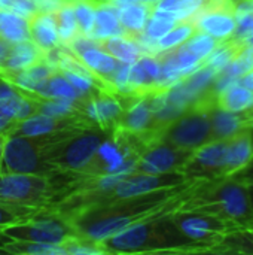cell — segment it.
Instances as JSON below:
<instances>
[{
	"label": "cell",
	"mask_w": 253,
	"mask_h": 255,
	"mask_svg": "<svg viewBox=\"0 0 253 255\" xmlns=\"http://www.w3.org/2000/svg\"><path fill=\"white\" fill-rule=\"evenodd\" d=\"M216 181L218 184L194 200V208L189 211L216 215L239 229H253V206L248 185L228 176Z\"/></svg>",
	"instance_id": "obj_1"
},
{
	"label": "cell",
	"mask_w": 253,
	"mask_h": 255,
	"mask_svg": "<svg viewBox=\"0 0 253 255\" xmlns=\"http://www.w3.org/2000/svg\"><path fill=\"white\" fill-rule=\"evenodd\" d=\"M216 105H195L183 112L161 130V142L173 146L195 151L200 146L212 142V120L210 111Z\"/></svg>",
	"instance_id": "obj_2"
},
{
	"label": "cell",
	"mask_w": 253,
	"mask_h": 255,
	"mask_svg": "<svg viewBox=\"0 0 253 255\" xmlns=\"http://www.w3.org/2000/svg\"><path fill=\"white\" fill-rule=\"evenodd\" d=\"M171 221L185 238L200 245H207L210 251L212 245H218L225 233L239 229L230 221L198 211H185L176 214Z\"/></svg>",
	"instance_id": "obj_3"
},
{
	"label": "cell",
	"mask_w": 253,
	"mask_h": 255,
	"mask_svg": "<svg viewBox=\"0 0 253 255\" xmlns=\"http://www.w3.org/2000/svg\"><path fill=\"white\" fill-rule=\"evenodd\" d=\"M48 169L39 146L30 139L18 134H6L0 158L1 172L43 175Z\"/></svg>",
	"instance_id": "obj_4"
},
{
	"label": "cell",
	"mask_w": 253,
	"mask_h": 255,
	"mask_svg": "<svg viewBox=\"0 0 253 255\" xmlns=\"http://www.w3.org/2000/svg\"><path fill=\"white\" fill-rule=\"evenodd\" d=\"M9 241L22 242H42V244H57L64 245L67 241L73 239V232L61 220L57 218H37L27 220L18 224L7 226L0 230Z\"/></svg>",
	"instance_id": "obj_5"
},
{
	"label": "cell",
	"mask_w": 253,
	"mask_h": 255,
	"mask_svg": "<svg viewBox=\"0 0 253 255\" xmlns=\"http://www.w3.org/2000/svg\"><path fill=\"white\" fill-rule=\"evenodd\" d=\"M46 188L43 175L0 170V202L34 206L45 197Z\"/></svg>",
	"instance_id": "obj_6"
},
{
	"label": "cell",
	"mask_w": 253,
	"mask_h": 255,
	"mask_svg": "<svg viewBox=\"0 0 253 255\" xmlns=\"http://www.w3.org/2000/svg\"><path fill=\"white\" fill-rule=\"evenodd\" d=\"M228 139L212 140L194 151L189 161L183 166L182 173L194 179H216L225 178Z\"/></svg>",
	"instance_id": "obj_7"
},
{
	"label": "cell",
	"mask_w": 253,
	"mask_h": 255,
	"mask_svg": "<svg viewBox=\"0 0 253 255\" xmlns=\"http://www.w3.org/2000/svg\"><path fill=\"white\" fill-rule=\"evenodd\" d=\"M188 178L182 172H171L163 175H151V173H131L125 179H122L112 193L115 197L121 200H130L140 196H146L155 191H166L171 187L180 185Z\"/></svg>",
	"instance_id": "obj_8"
},
{
	"label": "cell",
	"mask_w": 253,
	"mask_h": 255,
	"mask_svg": "<svg viewBox=\"0 0 253 255\" xmlns=\"http://www.w3.org/2000/svg\"><path fill=\"white\" fill-rule=\"evenodd\" d=\"M194 151L182 149L170 143L161 142L149 148L137 161V170L151 175H163L171 172H182L189 161Z\"/></svg>",
	"instance_id": "obj_9"
},
{
	"label": "cell",
	"mask_w": 253,
	"mask_h": 255,
	"mask_svg": "<svg viewBox=\"0 0 253 255\" xmlns=\"http://www.w3.org/2000/svg\"><path fill=\"white\" fill-rule=\"evenodd\" d=\"M100 143L101 137L97 133H85L67 140L49 158L52 163H58L66 169L82 170L94 161Z\"/></svg>",
	"instance_id": "obj_10"
},
{
	"label": "cell",
	"mask_w": 253,
	"mask_h": 255,
	"mask_svg": "<svg viewBox=\"0 0 253 255\" xmlns=\"http://www.w3.org/2000/svg\"><path fill=\"white\" fill-rule=\"evenodd\" d=\"M191 21L198 31L207 33L221 42L233 37L237 30V16L234 12V3L231 0H225L200 12Z\"/></svg>",
	"instance_id": "obj_11"
},
{
	"label": "cell",
	"mask_w": 253,
	"mask_h": 255,
	"mask_svg": "<svg viewBox=\"0 0 253 255\" xmlns=\"http://www.w3.org/2000/svg\"><path fill=\"white\" fill-rule=\"evenodd\" d=\"M154 226L149 223L134 221L125 229L119 230L109 239H106L101 245L106 253H139L145 251L148 245L155 238Z\"/></svg>",
	"instance_id": "obj_12"
},
{
	"label": "cell",
	"mask_w": 253,
	"mask_h": 255,
	"mask_svg": "<svg viewBox=\"0 0 253 255\" xmlns=\"http://www.w3.org/2000/svg\"><path fill=\"white\" fill-rule=\"evenodd\" d=\"M134 221H136V215L107 212V214H97L94 217H88L86 220L84 218L78 224V229L86 238V241L101 245L106 239H109L110 236H113L115 233L125 229Z\"/></svg>",
	"instance_id": "obj_13"
},
{
	"label": "cell",
	"mask_w": 253,
	"mask_h": 255,
	"mask_svg": "<svg viewBox=\"0 0 253 255\" xmlns=\"http://www.w3.org/2000/svg\"><path fill=\"white\" fill-rule=\"evenodd\" d=\"M212 139H228L243 131H253V106L243 111H224L216 106L210 111Z\"/></svg>",
	"instance_id": "obj_14"
},
{
	"label": "cell",
	"mask_w": 253,
	"mask_h": 255,
	"mask_svg": "<svg viewBox=\"0 0 253 255\" xmlns=\"http://www.w3.org/2000/svg\"><path fill=\"white\" fill-rule=\"evenodd\" d=\"M253 158V134L252 131H243L228 137L227 145V163L225 176H230L243 169Z\"/></svg>",
	"instance_id": "obj_15"
},
{
	"label": "cell",
	"mask_w": 253,
	"mask_h": 255,
	"mask_svg": "<svg viewBox=\"0 0 253 255\" xmlns=\"http://www.w3.org/2000/svg\"><path fill=\"white\" fill-rule=\"evenodd\" d=\"M58 70H55L52 66H49L48 63H45L43 60L37 61L36 64L19 70V72H13V73H7L4 76H9V82L13 84L19 91H25V93H33L37 94V91L40 90V87L45 84V81Z\"/></svg>",
	"instance_id": "obj_16"
},
{
	"label": "cell",
	"mask_w": 253,
	"mask_h": 255,
	"mask_svg": "<svg viewBox=\"0 0 253 255\" xmlns=\"http://www.w3.org/2000/svg\"><path fill=\"white\" fill-rule=\"evenodd\" d=\"M30 36L43 52L58 46L61 42L55 13H36L33 18H30Z\"/></svg>",
	"instance_id": "obj_17"
},
{
	"label": "cell",
	"mask_w": 253,
	"mask_h": 255,
	"mask_svg": "<svg viewBox=\"0 0 253 255\" xmlns=\"http://www.w3.org/2000/svg\"><path fill=\"white\" fill-rule=\"evenodd\" d=\"M127 34V30L122 27L116 7L107 0V3H101L95 6V22L91 37L101 42L113 36Z\"/></svg>",
	"instance_id": "obj_18"
},
{
	"label": "cell",
	"mask_w": 253,
	"mask_h": 255,
	"mask_svg": "<svg viewBox=\"0 0 253 255\" xmlns=\"http://www.w3.org/2000/svg\"><path fill=\"white\" fill-rule=\"evenodd\" d=\"M43 58V51L31 40H24L10 46L7 60L0 75H7L13 72L24 70Z\"/></svg>",
	"instance_id": "obj_19"
},
{
	"label": "cell",
	"mask_w": 253,
	"mask_h": 255,
	"mask_svg": "<svg viewBox=\"0 0 253 255\" xmlns=\"http://www.w3.org/2000/svg\"><path fill=\"white\" fill-rule=\"evenodd\" d=\"M253 106V90L240 84L231 82L225 84L216 96V108L224 111H243Z\"/></svg>",
	"instance_id": "obj_20"
},
{
	"label": "cell",
	"mask_w": 253,
	"mask_h": 255,
	"mask_svg": "<svg viewBox=\"0 0 253 255\" xmlns=\"http://www.w3.org/2000/svg\"><path fill=\"white\" fill-rule=\"evenodd\" d=\"M57 128H60L58 118H51L48 115L34 112L28 118L16 121L9 134H18V136H24V137H30V139H39V137H45L46 134L54 133Z\"/></svg>",
	"instance_id": "obj_21"
},
{
	"label": "cell",
	"mask_w": 253,
	"mask_h": 255,
	"mask_svg": "<svg viewBox=\"0 0 253 255\" xmlns=\"http://www.w3.org/2000/svg\"><path fill=\"white\" fill-rule=\"evenodd\" d=\"M78 57L82 61V64L86 69H89L98 79L110 81L113 72L116 70V67L119 64V61L116 58H113L109 52H106L100 45L85 49Z\"/></svg>",
	"instance_id": "obj_22"
},
{
	"label": "cell",
	"mask_w": 253,
	"mask_h": 255,
	"mask_svg": "<svg viewBox=\"0 0 253 255\" xmlns=\"http://www.w3.org/2000/svg\"><path fill=\"white\" fill-rule=\"evenodd\" d=\"M119 21L122 27L127 30V33H139L143 31L151 13L154 4L143 3V1H131L124 3L119 6H115Z\"/></svg>",
	"instance_id": "obj_23"
},
{
	"label": "cell",
	"mask_w": 253,
	"mask_h": 255,
	"mask_svg": "<svg viewBox=\"0 0 253 255\" xmlns=\"http://www.w3.org/2000/svg\"><path fill=\"white\" fill-rule=\"evenodd\" d=\"M0 37L10 45L31 39L30 19L15 12L0 9Z\"/></svg>",
	"instance_id": "obj_24"
},
{
	"label": "cell",
	"mask_w": 253,
	"mask_h": 255,
	"mask_svg": "<svg viewBox=\"0 0 253 255\" xmlns=\"http://www.w3.org/2000/svg\"><path fill=\"white\" fill-rule=\"evenodd\" d=\"M85 114L97 124H109L121 117L122 106L112 96H98L86 103Z\"/></svg>",
	"instance_id": "obj_25"
},
{
	"label": "cell",
	"mask_w": 253,
	"mask_h": 255,
	"mask_svg": "<svg viewBox=\"0 0 253 255\" xmlns=\"http://www.w3.org/2000/svg\"><path fill=\"white\" fill-rule=\"evenodd\" d=\"M98 43L106 52H109L119 63L133 64L142 55L137 43L134 42V39L131 37L130 33L121 34V36H113V37H109V39L101 40Z\"/></svg>",
	"instance_id": "obj_26"
},
{
	"label": "cell",
	"mask_w": 253,
	"mask_h": 255,
	"mask_svg": "<svg viewBox=\"0 0 253 255\" xmlns=\"http://www.w3.org/2000/svg\"><path fill=\"white\" fill-rule=\"evenodd\" d=\"M215 253L253 254V229H236L222 236L218 245L212 248Z\"/></svg>",
	"instance_id": "obj_27"
},
{
	"label": "cell",
	"mask_w": 253,
	"mask_h": 255,
	"mask_svg": "<svg viewBox=\"0 0 253 255\" xmlns=\"http://www.w3.org/2000/svg\"><path fill=\"white\" fill-rule=\"evenodd\" d=\"M36 96L39 99H66L73 102H78L81 99L78 91L73 88V85L67 81V78L60 70L52 73L45 81V84L40 87Z\"/></svg>",
	"instance_id": "obj_28"
},
{
	"label": "cell",
	"mask_w": 253,
	"mask_h": 255,
	"mask_svg": "<svg viewBox=\"0 0 253 255\" xmlns=\"http://www.w3.org/2000/svg\"><path fill=\"white\" fill-rule=\"evenodd\" d=\"M154 123V111L151 105V93L148 97L140 99L136 102L124 117V127L130 131H145Z\"/></svg>",
	"instance_id": "obj_29"
},
{
	"label": "cell",
	"mask_w": 253,
	"mask_h": 255,
	"mask_svg": "<svg viewBox=\"0 0 253 255\" xmlns=\"http://www.w3.org/2000/svg\"><path fill=\"white\" fill-rule=\"evenodd\" d=\"M4 253L15 255H67L64 245L22 241H9L4 245Z\"/></svg>",
	"instance_id": "obj_30"
},
{
	"label": "cell",
	"mask_w": 253,
	"mask_h": 255,
	"mask_svg": "<svg viewBox=\"0 0 253 255\" xmlns=\"http://www.w3.org/2000/svg\"><path fill=\"white\" fill-rule=\"evenodd\" d=\"M197 31L195 25L192 21H180L177 24H174V27L167 31L158 42H157V46H158V51L163 52V51H169V49H173L179 45H182L183 42H186L194 33Z\"/></svg>",
	"instance_id": "obj_31"
},
{
	"label": "cell",
	"mask_w": 253,
	"mask_h": 255,
	"mask_svg": "<svg viewBox=\"0 0 253 255\" xmlns=\"http://www.w3.org/2000/svg\"><path fill=\"white\" fill-rule=\"evenodd\" d=\"M55 16H57V28H58L60 42L67 45L79 33V27H78L75 10H73V1H67L66 4H63L60 10L55 12Z\"/></svg>",
	"instance_id": "obj_32"
},
{
	"label": "cell",
	"mask_w": 253,
	"mask_h": 255,
	"mask_svg": "<svg viewBox=\"0 0 253 255\" xmlns=\"http://www.w3.org/2000/svg\"><path fill=\"white\" fill-rule=\"evenodd\" d=\"M42 102H36V112L48 115L51 118L64 120L75 114L76 108L73 100L66 99H40Z\"/></svg>",
	"instance_id": "obj_33"
},
{
	"label": "cell",
	"mask_w": 253,
	"mask_h": 255,
	"mask_svg": "<svg viewBox=\"0 0 253 255\" xmlns=\"http://www.w3.org/2000/svg\"><path fill=\"white\" fill-rule=\"evenodd\" d=\"M33 214H34L33 206L0 202V230L7 226L27 221L28 218L33 217Z\"/></svg>",
	"instance_id": "obj_34"
},
{
	"label": "cell",
	"mask_w": 253,
	"mask_h": 255,
	"mask_svg": "<svg viewBox=\"0 0 253 255\" xmlns=\"http://www.w3.org/2000/svg\"><path fill=\"white\" fill-rule=\"evenodd\" d=\"M221 43V40L212 37L210 34L207 33H203V31H195L186 42H183L185 48L188 51H191L195 57H198L203 63L204 60L213 52V49Z\"/></svg>",
	"instance_id": "obj_35"
},
{
	"label": "cell",
	"mask_w": 253,
	"mask_h": 255,
	"mask_svg": "<svg viewBox=\"0 0 253 255\" xmlns=\"http://www.w3.org/2000/svg\"><path fill=\"white\" fill-rule=\"evenodd\" d=\"M73 10L79 27V33L91 36L95 22V6H92L88 0H75Z\"/></svg>",
	"instance_id": "obj_36"
},
{
	"label": "cell",
	"mask_w": 253,
	"mask_h": 255,
	"mask_svg": "<svg viewBox=\"0 0 253 255\" xmlns=\"http://www.w3.org/2000/svg\"><path fill=\"white\" fill-rule=\"evenodd\" d=\"M63 75L67 78V81L73 85V88L78 91V94L81 97L89 94L95 87V76L84 75V73H79V72H70V70L63 72Z\"/></svg>",
	"instance_id": "obj_37"
},
{
	"label": "cell",
	"mask_w": 253,
	"mask_h": 255,
	"mask_svg": "<svg viewBox=\"0 0 253 255\" xmlns=\"http://www.w3.org/2000/svg\"><path fill=\"white\" fill-rule=\"evenodd\" d=\"M0 9L15 12L28 19L39 13L34 0H0Z\"/></svg>",
	"instance_id": "obj_38"
},
{
	"label": "cell",
	"mask_w": 253,
	"mask_h": 255,
	"mask_svg": "<svg viewBox=\"0 0 253 255\" xmlns=\"http://www.w3.org/2000/svg\"><path fill=\"white\" fill-rule=\"evenodd\" d=\"M64 247H66L67 255H100L106 253L103 247H98L91 241H88V244H84V242L70 239L64 244Z\"/></svg>",
	"instance_id": "obj_39"
},
{
	"label": "cell",
	"mask_w": 253,
	"mask_h": 255,
	"mask_svg": "<svg viewBox=\"0 0 253 255\" xmlns=\"http://www.w3.org/2000/svg\"><path fill=\"white\" fill-rule=\"evenodd\" d=\"M130 66L127 63H119L116 70L113 72L112 78H110V85L118 90L119 93H133L130 88Z\"/></svg>",
	"instance_id": "obj_40"
},
{
	"label": "cell",
	"mask_w": 253,
	"mask_h": 255,
	"mask_svg": "<svg viewBox=\"0 0 253 255\" xmlns=\"http://www.w3.org/2000/svg\"><path fill=\"white\" fill-rule=\"evenodd\" d=\"M128 175L131 173H125V172H115V173H103V176H100V179L97 181V188L101 191H112L122 179H125Z\"/></svg>",
	"instance_id": "obj_41"
},
{
	"label": "cell",
	"mask_w": 253,
	"mask_h": 255,
	"mask_svg": "<svg viewBox=\"0 0 253 255\" xmlns=\"http://www.w3.org/2000/svg\"><path fill=\"white\" fill-rule=\"evenodd\" d=\"M67 1H72V0H34L39 13H55Z\"/></svg>",
	"instance_id": "obj_42"
},
{
	"label": "cell",
	"mask_w": 253,
	"mask_h": 255,
	"mask_svg": "<svg viewBox=\"0 0 253 255\" xmlns=\"http://www.w3.org/2000/svg\"><path fill=\"white\" fill-rule=\"evenodd\" d=\"M228 178L240 182V184H245V185H253V158L243 167L240 169L239 172L230 175Z\"/></svg>",
	"instance_id": "obj_43"
},
{
	"label": "cell",
	"mask_w": 253,
	"mask_h": 255,
	"mask_svg": "<svg viewBox=\"0 0 253 255\" xmlns=\"http://www.w3.org/2000/svg\"><path fill=\"white\" fill-rule=\"evenodd\" d=\"M10 46H12L10 43H7L6 40H3V39L0 37V73H1V70H3V67H4L6 60H7Z\"/></svg>",
	"instance_id": "obj_44"
},
{
	"label": "cell",
	"mask_w": 253,
	"mask_h": 255,
	"mask_svg": "<svg viewBox=\"0 0 253 255\" xmlns=\"http://www.w3.org/2000/svg\"><path fill=\"white\" fill-rule=\"evenodd\" d=\"M4 139H6V134H0V158H1V152H3V145H4Z\"/></svg>",
	"instance_id": "obj_45"
},
{
	"label": "cell",
	"mask_w": 253,
	"mask_h": 255,
	"mask_svg": "<svg viewBox=\"0 0 253 255\" xmlns=\"http://www.w3.org/2000/svg\"><path fill=\"white\" fill-rule=\"evenodd\" d=\"M248 188H249V196H251V202L253 206V185H248Z\"/></svg>",
	"instance_id": "obj_46"
}]
</instances>
